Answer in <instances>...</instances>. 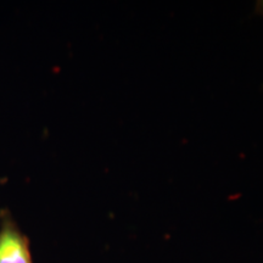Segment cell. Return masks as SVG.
<instances>
[{"label":"cell","instance_id":"cell-1","mask_svg":"<svg viewBox=\"0 0 263 263\" xmlns=\"http://www.w3.org/2000/svg\"><path fill=\"white\" fill-rule=\"evenodd\" d=\"M0 219V263H33L27 236L8 212Z\"/></svg>","mask_w":263,"mask_h":263}]
</instances>
